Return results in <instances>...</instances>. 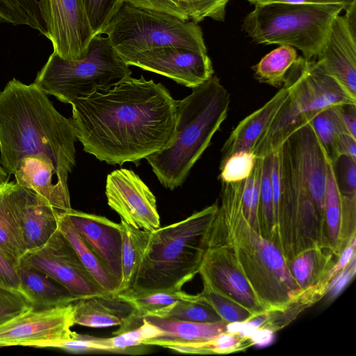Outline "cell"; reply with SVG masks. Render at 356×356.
<instances>
[{
  "label": "cell",
  "mask_w": 356,
  "mask_h": 356,
  "mask_svg": "<svg viewBox=\"0 0 356 356\" xmlns=\"http://www.w3.org/2000/svg\"><path fill=\"white\" fill-rule=\"evenodd\" d=\"M177 104L161 83L129 76L74 100L71 120L86 153L110 165H138L168 142Z\"/></svg>",
  "instance_id": "cell-1"
},
{
  "label": "cell",
  "mask_w": 356,
  "mask_h": 356,
  "mask_svg": "<svg viewBox=\"0 0 356 356\" xmlns=\"http://www.w3.org/2000/svg\"><path fill=\"white\" fill-rule=\"evenodd\" d=\"M76 140L71 119L34 83L13 78L0 91V165L8 175L15 173L24 156L44 154L53 161L58 182L68 188Z\"/></svg>",
  "instance_id": "cell-2"
},
{
  "label": "cell",
  "mask_w": 356,
  "mask_h": 356,
  "mask_svg": "<svg viewBox=\"0 0 356 356\" xmlns=\"http://www.w3.org/2000/svg\"><path fill=\"white\" fill-rule=\"evenodd\" d=\"M241 181L222 184L221 202L209 238L227 244L257 296L268 311L281 310L300 296L280 249L248 222L241 199Z\"/></svg>",
  "instance_id": "cell-3"
},
{
  "label": "cell",
  "mask_w": 356,
  "mask_h": 356,
  "mask_svg": "<svg viewBox=\"0 0 356 356\" xmlns=\"http://www.w3.org/2000/svg\"><path fill=\"white\" fill-rule=\"evenodd\" d=\"M192 90L177 101L166 144L145 158L159 182L170 190L183 184L228 113L229 93L214 74Z\"/></svg>",
  "instance_id": "cell-4"
},
{
  "label": "cell",
  "mask_w": 356,
  "mask_h": 356,
  "mask_svg": "<svg viewBox=\"0 0 356 356\" xmlns=\"http://www.w3.org/2000/svg\"><path fill=\"white\" fill-rule=\"evenodd\" d=\"M218 202L173 224L151 231L132 286L145 290L181 289L199 273Z\"/></svg>",
  "instance_id": "cell-5"
},
{
  "label": "cell",
  "mask_w": 356,
  "mask_h": 356,
  "mask_svg": "<svg viewBox=\"0 0 356 356\" xmlns=\"http://www.w3.org/2000/svg\"><path fill=\"white\" fill-rule=\"evenodd\" d=\"M339 4L268 3L254 6L242 28L254 42L287 45L303 58L318 56L334 19L344 10Z\"/></svg>",
  "instance_id": "cell-6"
},
{
  "label": "cell",
  "mask_w": 356,
  "mask_h": 356,
  "mask_svg": "<svg viewBox=\"0 0 356 356\" xmlns=\"http://www.w3.org/2000/svg\"><path fill=\"white\" fill-rule=\"evenodd\" d=\"M131 74L109 39L98 33L92 38L81 59L67 60L53 52L33 83L47 95L71 104L76 99L109 88Z\"/></svg>",
  "instance_id": "cell-7"
},
{
  "label": "cell",
  "mask_w": 356,
  "mask_h": 356,
  "mask_svg": "<svg viewBox=\"0 0 356 356\" xmlns=\"http://www.w3.org/2000/svg\"><path fill=\"white\" fill-rule=\"evenodd\" d=\"M102 34L109 39L120 57L165 47L207 54L203 33L197 24L125 1Z\"/></svg>",
  "instance_id": "cell-8"
},
{
  "label": "cell",
  "mask_w": 356,
  "mask_h": 356,
  "mask_svg": "<svg viewBox=\"0 0 356 356\" xmlns=\"http://www.w3.org/2000/svg\"><path fill=\"white\" fill-rule=\"evenodd\" d=\"M19 265L42 272L78 300L111 295L96 282L58 229L42 246L26 252Z\"/></svg>",
  "instance_id": "cell-9"
},
{
  "label": "cell",
  "mask_w": 356,
  "mask_h": 356,
  "mask_svg": "<svg viewBox=\"0 0 356 356\" xmlns=\"http://www.w3.org/2000/svg\"><path fill=\"white\" fill-rule=\"evenodd\" d=\"M73 304L32 308L0 325V347L58 348L74 339Z\"/></svg>",
  "instance_id": "cell-10"
},
{
  "label": "cell",
  "mask_w": 356,
  "mask_h": 356,
  "mask_svg": "<svg viewBox=\"0 0 356 356\" xmlns=\"http://www.w3.org/2000/svg\"><path fill=\"white\" fill-rule=\"evenodd\" d=\"M289 99L308 122L317 113L332 106L356 105L340 85L314 60L299 56L288 72L284 85Z\"/></svg>",
  "instance_id": "cell-11"
},
{
  "label": "cell",
  "mask_w": 356,
  "mask_h": 356,
  "mask_svg": "<svg viewBox=\"0 0 356 356\" xmlns=\"http://www.w3.org/2000/svg\"><path fill=\"white\" fill-rule=\"evenodd\" d=\"M54 53L67 60L86 55L94 34L82 0H38Z\"/></svg>",
  "instance_id": "cell-12"
},
{
  "label": "cell",
  "mask_w": 356,
  "mask_h": 356,
  "mask_svg": "<svg viewBox=\"0 0 356 356\" xmlns=\"http://www.w3.org/2000/svg\"><path fill=\"white\" fill-rule=\"evenodd\" d=\"M199 273L202 281L213 291L235 301L254 316L268 311L257 296L227 244L208 237Z\"/></svg>",
  "instance_id": "cell-13"
},
{
  "label": "cell",
  "mask_w": 356,
  "mask_h": 356,
  "mask_svg": "<svg viewBox=\"0 0 356 356\" xmlns=\"http://www.w3.org/2000/svg\"><path fill=\"white\" fill-rule=\"evenodd\" d=\"M108 205L129 225L147 231L160 227L154 195L131 170L120 168L107 175Z\"/></svg>",
  "instance_id": "cell-14"
},
{
  "label": "cell",
  "mask_w": 356,
  "mask_h": 356,
  "mask_svg": "<svg viewBox=\"0 0 356 356\" xmlns=\"http://www.w3.org/2000/svg\"><path fill=\"white\" fill-rule=\"evenodd\" d=\"M127 65H133L166 76L187 88H195L214 74L207 54L165 47L139 51L121 57Z\"/></svg>",
  "instance_id": "cell-15"
},
{
  "label": "cell",
  "mask_w": 356,
  "mask_h": 356,
  "mask_svg": "<svg viewBox=\"0 0 356 356\" xmlns=\"http://www.w3.org/2000/svg\"><path fill=\"white\" fill-rule=\"evenodd\" d=\"M318 66L356 99V29L345 15L332 21L314 59Z\"/></svg>",
  "instance_id": "cell-16"
},
{
  "label": "cell",
  "mask_w": 356,
  "mask_h": 356,
  "mask_svg": "<svg viewBox=\"0 0 356 356\" xmlns=\"http://www.w3.org/2000/svg\"><path fill=\"white\" fill-rule=\"evenodd\" d=\"M299 175L307 188L323 221L327 161L330 158L308 122L299 126L287 138Z\"/></svg>",
  "instance_id": "cell-17"
},
{
  "label": "cell",
  "mask_w": 356,
  "mask_h": 356,
  "mask_svg": "<svg viewBox=\"0 0 356 356\" xmlns=\"http://www.w3.org/2000/svg\"><path fill=\"white\" fill-rule=\"evenodd\" d=\"M63 212L120 286L122 278L120 223L114 222L104 216L76 211L72 208Z\"/></svg>",
  "instance_id": "cell-18"
},
{
  "label": "cell",
  "mask_w": 356,
  "mask_h": 356,
  "mask_svg": "<svg viewBox=\"0 0 356 356\" xmlns=\"http://www.w3.org/2000/svg\"><path fill=\"white\" fill-rule=\"evenodd\" d=\"M356 195L348 196L340 191L334 166L327 161L323 221L325 248L338 257L352 238L355 236Z\"/></svg>",
  "instance_id": "cell-19"
},
{
  "label": "cell",
  "mask_w": 356,
  "mask_h": 356,
  "mask_svg": "<svg viewBox=\"0 0 356 356\" xmlns=\"http://www.w3.org/2000/svg\"><path fill=\"white\" fill-rule=\"evenodd\" d=\"M74 323L92 328L120 325L113 334L131 329L143 321L136 309L115 295L81 298L73 305Z\"/></svg>",
  "instance_id": "cell-20"
},
{
  "label": "cell",
  "mask_w": 356,
  "mask_h": 356,
  "mask_svg": "<svg viewBox=\"0 0 356 356\" xmlns=\"http://www.w3.org/2000/svg\"><path fill=\"white\" fill-rule=\"evenodd\" d=\"M17 184L47 200L60 211L70 209L69 189L58 181L53 161L44 154H29L19 162L15 173Z\"/></svg>",
  "instance_id": "cell-21"
},
{
  "label": "cell",
  "mask_w": 356,
  "mask_h": 356,
  "mask_svg": "<svg viewBox=\"0 0 356 356\" xmlns=\"http://www.w3.org/2000/svg\"><path fill=\"white\" fill-rule=\"evenodd\" d=\"M60 211L40 195L20 186L19 212L26 252L42 246L58 229Z\"/></svg>",
  "instance_id": "cell-22"
},
{
  "label": "cell",
  "mask_w": 356,
  "mask_h": 356,
  "mask_svg": "<svg viewBox=\"0 0 356 356\" xmlns=\"http://www.w3.org/2000/svg\"><path fill=\"white\" fill-rule=\"evenodd\" d=\"M282 86L261 107L243 119L232 131L221 149V160L241 151L253 152L254 147L289 97Z\"/></svg>",
  "instance_id": "cell-23"
},
{
  "label": "cell",
  "mask_w": 356,
  "mask_h": 356,
  "mask_svg": "<svg viewBox=\"0 0 356 356\" xmlns=\"http://www.w3.org/2000/svg\"><path fill=\"white\" fill-rule=\"evenodd\" d=\"M19 188L16 182L0 188V250L19 266L26 253L19 212Z\"/></svg>",
  "instance_id": "cell-24"
},
{
  "label": "cell",
  "mask_w": 356,
  "mask_h": 356,
  "mask_svg": "<svg viewBox=\"0 0 356 356\" xmlns=\"http://www.w3.org/2000/svg\"><path fill=\"white\" fill-rule=\"evenodd\" d=\"M161 330V333L143 342L145 346H170L191 342L207 341L221 333L227 332L224 321L211 323H194L170 318L145 317Z\"/></svg>",
  "instance_id": "cell-25"
},
{
  "label": "cell",
  "mask_w": 356,
  "mask_h": 356,
  "mask_svg": "<svg viewBox=\"0 0 356 356\" xmlns=\"http://www.w3.org/2000/svg\"><path fill=\"white\" fill-rule=\"evenodd\" d=\"M143 323L136 328H131L116 334L111 338H99L78 334L70 342L74 353L112 352L118 353H137V348L145 346L143 342L161 333V330L152 323L143 318Z\"/></svg>",
  "instance_id": "cell-26"
},
{
  "label": "cell",
  "mask_w": 356,
  "mask_h": 356,
  "mask_svg": "<svg viewBox=\"0 0 356 356\" xmlns=\"http://www.w3.org/2000/svg\"><path fill=\"white\" fill-rule=\"evenodd\" d=\"M135 6L162 12L183 21L199 23L206 18L225 19L229 0H123Z\"/></svg>",
  "instance_id": "cell-27"
},
{
  "label": "cell",
  "mask_w": 356,
  "mask_h": 356,
  "mask_svg": "<svg viewBox=\"0 0 356 356\" xmlns=\"http://www.w3.org/2000/svg\"><path fill=\"white\" fill-rule=\"evenodd\" d=\"M21 291L35 309L65 305L78 300L65 287L42 272L19 265Z\"/></svg>",
  "instance_id": "cell-28"
},
{
  "label": "cell",
  "mask_w": 356,
  "mask_h": 356,
  "mask_svg": "<svg viewBox=\"0 0 356 356\" xmlns=\"http://www.w3.org/2000/svg\"><path fill=\"white\" fill-rule=\"evenodd\" d=\"M337 257L328 248L317 246L298 252L287 262L296 284L305 289L318 283L329 286L327 277Z\"/></svg>",
  "instance_id": "cell-29"
},
{
  "label": "cell",
  "mask_w": 356,
  "mask_h": 356,
  "mask_svg": "<svg viewBox=\"0 0 356 356\" xmlns=\"http://www.w3.org/2000/svg\"><path fill=\"white\" fill-rule=\"evenodd\" d=\"M116 296L129 302L142 318H166L178 302L198 298V294H188L181 289L145 290L133 288Z\"/></svg>",
  "instance_id": "cell-30"
},
{
  "label": "cell",
  "mask_w": 356,
  "mask_h": 356,
  "mask_svg": "<svg viewBox=\"0 0 356 356\" xmlns=\"http://www.w3.org/2000/svg\"><path fill=\"white\" fill-rule=\"evenodd\" d=\"M120 226L122 278L118 293L132 286L151 237V231L134 228L122 220Z\"/></svg>",
  "instance_id": "cell-31"
},
{
  "label": "cell",
  "mask_w": 356,
  "mask_h": 356,
  "mask_svg": "<svg viewBox=\"0 0 356 356\" xmlns=\"http://www.w3.org/2000/svg\"><path fill=\"white\" fill-rule=\"evenodd\" d=\"M58 229L70 243L83 266L100 286L108 293L116 296L119 287L118 283L79 235L63 211L59 212Z\"/></svg>",
  "instance_id": "cell-32"
},
{
  "label": "cell",
  "mask_w": 356,
  "mask_h": 356,
  "mask_svg": "<svg viewBox=\"0 0 356 356\" xmlns=\"http://www.w3.org/2000/svg\"><path fill=\"white\" fill-rule=\"evenodd\" d=\"M298 57L294 47L280 45L265 55L252 67L254 76L260 83L280 88L284 85L288 72Z\"/></svg>",
  "instance_id": "cell-33"
},
{
  "label": "cell",
  "mask_w": 356,
  "mask_h": 356,
  "mask_svg": "<svg viewBox=\"0 0 356 356\" xmlns=\"http://www.w3.org/2000/svg\"><path fill=\"white\" fill-rule=\"evenodd\" d=\"M254 346L249 336L236 332H225L207 341L181 343L170 346L168 348L175 351L199 355L229 354L245 351Z\"/></svg>",
  "instance_id": "cell-34"
},
{
  "label": "cell",
  "mask_w": 356,
  "mask_h": 356,
  "mask_svg": "<svg viewBox=\"0 0 356 356\" xmlns=\"http://www.w3.org/2000/svg\"><path fill=\"white\" fill-rule=\"evenodd\" d=\"M340 106L327 108L308 121L334 164L339 158L337 143L341 135L345 133L350 134L341 118Z\"/></svg>",
  "instance_id": "cell-35"
},
{
  "label": "cell",
  "mask_w": 356,
  "mask_h": 356,
  "mask_svg": "<svg viewBox=\"0 0 356 356\" xmlns=\"http://www.w3.org/2000/svg\"><path fill=\"white\" fill-rule=\"evenodd\" d=\"M261 172L259 197L260 234L277 246V235L271 186L272 154L261 158Z\"/></svg>",
  "instance_id": "cell-36"
},
{
  "label": "cell",
  "mask_w": 356,
  "mask_h": 356,
  "mask_svg": "<svg viewBox=\"0 0 356 356\" xmlns=\"http://www.w3.org/2000/svg\"><path fill=\"white\" fill-rule=\"evenodd\" d=\"M261 172V159H257L252 174L241 181V204L245 216L250 225L259 233Z\"/></svg>",
  "instance_id": "cell-37"
},
{
  "label": "cell",
  "mask_w": 356,
  "mask_h": 356,
  "mask_svg": "<svg viewBox=\"0 0 356 356\" xmlns=\"http://www.w3.org/2000/svg\"><path fill=\"white\" fill-rule=\"evenodd\" d=\"M199 295L215 310L221 319L227 323L243 322L254 317L248 309L216 292L204 282L203 289Z\"/></svg>",
  "instance_id": "cell-38"
},
{
  "label": "cell",
  "mask_w": 356,
  "mask_h": 356,
  "mask_svg": "<svg viewBox=\"0 0 356 356\" xmlns=\"http://www.w3.org/2000/svg\"><path fill=\"white\" fill-rule=\"evenodd\" d=\"M166 318L202 323L222 321L215 310L199 295L194 300L178 302Z\"/></svg>",
  "instance_id": "cell-39"
},
{
  "label": "cell",
  "mask_w": 356,
  "mask_h": 356,
  "mask_svg": "<svg viewBox=\"0 0 356 356\" xmlns=\"http://www.w3.org/2000/svg\"><path fill=\"white\" fill-rule=\"evenodd\" d=\"M256 161L253 152H235L220 161L218 179L222 184L242 181L252 174Z\"/></svg>",
  "instance_id": "cell-40"
},
{
  "label": "cell",
  "mask_w": 356,
  "mask_h": 356,
  "mask_svg": "<svg viewBox=\"0 0 356 356\" xmlns=\"http://www.w3.org/2000/svg\"><path fill=\"white\" fill-rule=\"evenodd\" d=\"M93 34L102 33L123 0H82Z\"/></svg>",
  "instance_id": "cell-41"
},
{
  "label": "cell",
  "mask_w": 356,
  "mask_h": 356,
  "mask_svg": "<svg viewBox=\"0 0 356 356\" xmlns=\"http://www.w3.org/2000/svg\"><path fill=\"white\" fill-rule=\"evenodd\" d=\"M32 308L22 291L0 286V325Z\"/></svg>",
  "instance_id": "cell-42"
},
{
  "label": "cell",
  "mask_w": 356,
  "mask_h": 356,
  "mask_svg": "<svg viewBox=\"0 0 356 356\" xmlns=\"http://www.w3.org/2000/svg\"><path fill=\"white\" fill-rule=\"evenodd\" d=\"M335 163L339 164L340 175L337 179L341 193L348 196L356 195V160L341 156Z\"/></svg>",
  "instance_id": "cell-43"
},
{
  "label": "cell",
  "mask_w": 356,
  "mask_h": 356,
  "mask_svg": "<svg viewBox=\"0 0 356 356\" xmlns=\"http://www.w3.org/2000/svg\"><path fill=\"white\" fill-rule=\"evenodd\" d=\"M356 272V257L329 284L326 296L327 302L334 300L345 289L355 277Z\"/></svg>",
  "instance_id": "cell-44"
},
{
  "label": "cell",
  "mask_w": 356,
  "mask_h": 356,
  "mask_svg": "<svg viewBox=\"0 0 356 356\" xmlns=\"http://www.w3.org/2000/svg\"><path fill=\"white\" fill-rule=\"evenodd\" d=\"M24 13L28 20V26L37 30L40 34L47 36V32L42 18L38 0H13Z\"/></svg>",
  "instance_id": "cell-45"
},
{
  "label": "cell",
  "mask_w": 356,
  "mask_h": 356,
  "mask_svg": "<svg viewBox=\"0 0 356 356\" xmlns=\"http://www.w3.org/2000/svg\"><path fill=\"white\" fill-rule=\"evenodd\" d=\"M0 286L21 291L19 266L10 261L1 250Z\"/></svg>",
  "instance_id": "cell-46"
},
{
  "label": "cell",
  "mask_w": 356,
  "mask_h": 356,
  "mask_svg": "<svg viewBox=\"0 0 356 356\" xmlns=\"http://www.w3.org/2000/svg\"><path fill=\"white\" fill-rule=\"evenodd\" d=\"M0 23L28 26L26 15L13 0H0Z\"/></svg>",
  "instance_id": "cell-47"
},
{
  "label": "cell",
  "mask_w": 356,
  "mask_h": 356,
  "mask_svg": "<svg viewBox=\"0 0 356 356\" xmlns=\"http://www.w3.org/2000/svg\"><path fill=\"white\" fill-rule=\"evenodd\" d=\"M355 245L356 236H354L340 253L334 265L329 271L327 277L329 284L335 276H337L348 266L352 259L355 256Z\"/></svg>",
  "instance_id": "cell-48"
},
{
  "label": "cell",
  "mask_w": 356,
  "mask_h": 356,
  "mask_svg": "<svg viewBox=\"0 0 356 356\" xmlns=\"http://www.w3.org/2000/svg\"><path fill=\"white\" fill-rule=\"evenodd\" d=\"M249 3L257 6L264 5L268 3H300V4H321V5H330V4H339L343 6L346 10L356 0H246Z\"/></svg>",
  "instance_id": "cell-49"
},
{
  "label": "cell",
  "mask_w": 356,
  "mask_h": 356,
  "mask_svg": "<svg viewBox=\"0 0 356 356\" xmlns=\"http://www.w3.org/2000/svg\"><path fill=\"white\" fill-rule=\"evenodd\" d=\"M339 156H345L356 160V138L349 134L341 135L337 143Z\"/></svg>",
  "instance_id": "cell-50"
},
{
  "label": "cell",
  "mask_w": 356,
  "mask_h": 356,
  "mask_svg": "<svg viewBox=\"0 0 356 356\" xmlns=\"http://www.w3.org/2000/svg\"><path fill=\"white\" fill-rule=\"evenodd\" d=\"M340 113L348 132L356 138V105L341 106Z\"/></svg>",
  "instance_id": "cell-51"
},
{
  "label": "cell",
  "mask_w": 356,
  "mask_h": 356,
  "mask_svg": "<svg viewBox=\"0 0 356 356\" xmlns=\"http://www.w3.org/2000/svg\"><path fill=\"white\" fill-rule=\"evenodd\" d=\"M273 334L270 330L257 327L249 334L253 344L259 346H264L270 344L273 340Z\"/></svg>",
  "instance_id": "cell-52"
},
{
  "label": "cell",
  "mask_w": 356,
  "mask_h": 356,
  "mask_svg": "<svg viewBox=\"0 0 356 356\" xmlns=\"http://www.w3.org/2000/svg\"><path fill=\"white\" fill-rule=\"evenodd\" d=\"M8 174L4 171V170L0 165V186H3L7 182H8Z\"/></svg>",
  "instance_id": "cell-53"
},
{
  "label": "cell",
  "mask_w": 356,
  "mask_h": 356,
  "mask_svg": "<svg viewBox=\"0 0 356 356\" xmlns=\"http://www.w3.org/2000/svg\"><path fill=\"white\" fill-rule=\"evenodd\" d=\"M1 186H0V188H1Z\"/></svg>",
  "instance_id": "cell-54"
}]
</instances>
